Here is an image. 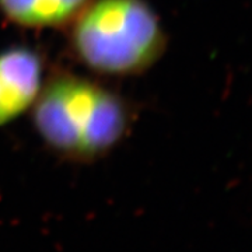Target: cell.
<instances>
[{"label": "cell", "mask_w": 252, "mask_h": 252, "mask_svg": "<svg viewBox=\"0 0 252 252\" xmlns=\"http://www.w3.org/2000/svg\"><path fill=\"white\" fill-rule=\"evenodd\" d=\"M90 0H0V14L18 27H67Z\"/></svg>", "instance_id": "4"}, {"label": "cell", "mask_w": 252, "mask_h": 252, "mask_svg": "<svg viewBox=\"0 0 252 252\" xmlns=\"http://www.w3.org/2000/svg\"><path fill=\"white\" fill-rule=\"evenodd\" d=\"M67 27L74 58L102 76L146 72L167 46L160 17L146 0H90Z\"/></svg>", "instance_id": "2"}, {"label": "cell", "mask_w": 252, "mask_h": 252, "mask_svg": "<svg viewBox=\"0 0 252 252\" xmlns=\"http://www.w3.org/2000/svg\"><path fill=\"white\" fill-rule=\"evenodd\" d=\"M44 83V58L36 49L14 45L0 51V126L31 111Z\"/></svg>", "instance_id": "3"}, {"label": "cell", "mask_w": 252, "mask_h": 252, "mask_svg": "<svg viewBox=\"0 0 252 252\" xmlns=\"http://www.w3.org/2000/svg\"><path fill=\"white\" fill-rule=\"evenodd\" d=\"M32 124L42 142L70 161L104 157L129 133L130 109L118 93L79 74L49 77L36 98Z\"/></svg>", "instance_id": "1"}]
</instances>
